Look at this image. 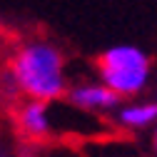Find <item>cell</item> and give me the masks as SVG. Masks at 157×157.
Here are the masks:
<instances>
[{
    "instance_id": "7a4b0ae2",
    "label": "cell",
    "mask_w": 157,
    "mask_h": 157,
    "mask_svg": "<svg viewBox=\"0 0 157 157\" xmlns=\"http://www.w3.org/2000/svg\"><path fill=\"white\" fill-rule=\"evenodd\" d=\"M97 77L112 87L122 100L140 97L147 92L155 77V65L152 57L137 45H112L105 52L97 55L95 63Z\"/></svg>"
},
{
    "instance_id": "5b68a950",
    "label": "cell",
    "mask_w": 157,
    "mask_h": 157,
    "mask_svg": "<svg viewBox=\"0 0 157 157\" xmlns=\"http://www.w3.org/2000/svg\"><path fill=\"white\" fill-rule=\"evenodd\" d=\"M112 117L115 125L125 132H147L157 125V100H122Z\"/></svg>"
},
{
    "instance_id": "277c9868",
    "label": "cell",
    "mask_w": 157,
    "mask_h": 157,
    "mask_svg": "<svg viewBox=\"0 0 157 157\" xmlns=\"http://www.w3.org/2000/svg\"><path fill=\"white\" fill-rule=\"evenodd\" d=\"M52 102L48 100H33L28 97V102L20 105L17 110V130L23 137L33 142H43L52 135L55 122H52Z\"/></svg>"
},
{
    "instance_id": "6da1fadb",
    "label": "cell",
    "mask_w": 157,
    "mask_h": 157,
    "mask_svg": "<svg viewBox=\"0 0 157 157\" xmlns=\"http://www.w3.org/2000/svg\"><path fill=\"white\" fill-rule=\"evenodd\" d=\"M10 77L15 87L33 100L57 102L67 92L65 55L45 40L25 43L15 52L10 63Z\"/></svg>"
},
{
    "instance_id": "8992f818",
    "label": "cell",
    "mask_w": 157,
    "mask_h": 157,
    "mask_svg": "<svg viewBox=\"0 0 157 157\" xmlns=\"http://www.w3.org/2000/svg\"><path fill=\"white\" fill-rule=\"evenodd\" d=\"M152 152L157 155V125L152 127Z\"/></svg>"
},
{
    "instance_id": "3957f363",
    "label": "cell",
    "mask_w": 157,
    "mask_h": 157,
    "mask_svg": "<svg viewBox=\"0 0 157 157\" xmlns=\"http://www.w3.org/2000/svg\"><path fill=\"white\" fill-rule=\"evenodd\" d=\"M65 100L85 115H112L117 110V105L122 102V97L97 77V80L77 82V85L67 87Z\"/></svg>"
}]
</instances>
